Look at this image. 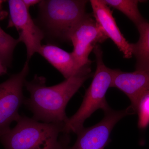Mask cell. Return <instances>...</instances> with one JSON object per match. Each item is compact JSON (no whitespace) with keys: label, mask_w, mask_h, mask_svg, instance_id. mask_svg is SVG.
<instances>
[{"label":"cell","mask_w":149,"mask_h":149,"mask_svg":"<svg viewBox=\"0 0 149 149\" xmlns=\"http://www.w3.org/2000/svg\"><path fill=\"white\" fill-rule=\"evenodd\" d=\"M112 87L125 93L131 102L130 106L137 113L141 98L149 93V69L129 72L114 69Z\"/></svg>","instance_id":"9c48e42d"},{"label":"cell","mask_w":149,"mask_h":149,"mask_svg":"<svg viewBox=\"0 0 149 149\" xmlns=\"http://www.w3.org/2000/svg\"><path fill=\"white\" fill-rule=\"evenodd\" d=\"M88 1L43 0L38 6L36 24L44 38L52 43L70 42V36L78 24L88 15Z\"/></svg>","instance_id":"7a4b0ae2"},{"label":"cell","mask_w":149,"mask_h":149,"mask_svg":"<svg viewBox=\"0 0 149 149\" xmlns=\"http://www.w3.org/2000/svg\"><path fill=\"white\" fill-rule=\"evenodd\" d=\"M93 73L91 66L81 71L62 83L48 87L46 78L35 75L33 80H26L24 87L29 97L24 104L33 113L32 118L46 123L65 124L68 118L65 109L68 102Z\"/></svg>","instance_id":"6da1fadb"},{"label":"cell","mask_w":149,"mask_h":149,"mask_svg":"<svg viewBox=\"0 0 149 149\" xmlns=\"http://www.w3.org/2000/svg\"><path fill=\"white\" fill-rule=\"evenodd\" d=\"M96 57V69L91 85L85 92L83 102L77 111L68 118L63 131L67 134L77 133L83 128L85 120L99 109L104 111L109 109L106 95L111 88L114 69L106 66L103 59V52L98 45L93 50Z\"/></svg>","instance_id":"277c9868"},{"label":"cell","mask_w":149,"mask_h":149,"mask_svg":"<svg viewBox=\"0 0 149 149\" xmlns=\"http://www.w3.org/2000/svg\"><path fill=\"white\" fill-rule=\"evenodd\" d=\"M139 40L132 44L133 55L136 58V70L149 69V23L148 21L137 28Z\"/></svg>","instance_id":"7c38bea8"},{"label":"cell","mask_w":149,"mask_h":149,"mask_svg":"<svg viewBox=\"0 0 149 149\" xmlns=\"http://www.w3.org/2000/svg\"><path fill=\"white\" fill-rule=\"evenodd\" d=\"M23 3L28 9L32 6L35 5L37 3H39L41 1L39 0H22Z\"/></svg>","instance_id":"2e32d148"},{"label":"cell","mask_w":149,"mask_h":149,"mask_svg":"<svg viewBox=\"0 0 149 149\" xmlns=\"http://www.w3.org/2000/svg\"><path fill=\"white\" fill-rule=\"evenodd\" d=\"M90 2L93 17L104 34L111 39L125 58H131L133 56L132 44L126 40L120 32L109 6L103 0H91Z\"/></svg>","instance_id":"30bf717a"},{"label":"cell","mask_w":149,"mask_h":149,"mask_svg":"<svg viewBox=\"0 0 149 149\" xmlns=\"http://www.w3.org/2000/svg\"><path fill=\"white\" fill-rule=\"evenodd\" d=\"M4 1H0V19H2L7 15V13L3 10L2 8V4Z\"/></svg>","instance_id":"e0dca14e"},{"label":"cell","mask_w":149,"mask_h":149,"mask_svg":"<svg viewBox=\"0 0 149 149\" xmlns=\"http://www.w3.org/2000/svg\"><path fill=\"white\" fill-rule=\"evenodd\" d=\"M8 3L10 17L8 27H15L18 31L19 42L26 46V61L29 63L32 56L38 53L42 46L44 34L31 17L29 9L22 0H10Z\"/></svg>","instance_id":"8992f818"},{"label":"cell","mask_w":149,"mask_h":149,"mask_svg":"<svg viewBox=\"0 0 149 149\" xmlns=\"http://www.w3.org/2000/svg\"><path fill=\"white\" fill-rule=\"evenodd\" d=\"M104 112V116L95 125L83 127L77 132L74 146L67 149H104L109 142L110 136L115 125L123 117L134 114L131 107L121 111L110 108Z\"/></svg>","instance_id":"52a82bcc"},{"label":"cell","mask_w":149,"mask_h":149,"mask_svg":"<svg viewBox=\"0 0 149 149\" xmlns=\"http://www.w3.org/2000/svg\"><path fill=\"white\" fill-rule=\"evenodd\" d=\"M137 113L139 115V128L145 129L149 125V93L141 98L138 105Z\"/></svg>","instance_id":"9a60e30c"},{"label":"cell","mask_w":149,"mask_h":149,"mask_svg":"<svg viewBox=\"0 0 149 149\" xmlns=\"http://www.w3.org/2000/svg\"><path fill=\"white\" fill-rule=\"evenodd\" d=\"M37 53L55 68L65 79L72 77L86 67L79 66L71 52L54 45H42Z\"/></svg>","instance_id":"8fae6325"},{"label":"cell","mask_w":149,"mask_h":149,"mask_svg":"<svg viewBox=\"0 0 149 149\" xmlns=\"http://www.w3.org/2000/svg\"><path fill=\"white\" fill-rule=\"evenodd\" d=\"M107 39L95 19L88 14L75 27L70 38L73 47L71 53L79 66H90L92 61L89 56L91 52L98 43Z\"/></svg>","instance_id":"ba28073f"},{"label":"cell","mask_w":149,"mask_h":149,"mask_svg":"<svg viewBox=\"0 0 149 149\" xmlns=\"http://www.w3.org/2000/svg\"><path fill=\"white\" fill-rule=\"evenodd\" d=\"M19 42L0 27V61L7 68L11 65L14 51Z\"/></svg>","instance_id":"5bb4252c"},{"label":"cell","mask_w":149,"mask_h":149,"mask_svg":"<svg viewBox=\"0 0 149 149\" xmlns=\"http://www.w3.org/2000/svg\"><path fill=\"white\" fill-rule=\"evenodd\" d=\"M29 71V63L26 61L20 72L0 84V136L10 129L12 123L21 117L18 111L25 99L23 88Z\"/></svg>","instance_id":"5b68a950"},{"label":"cell","mask_w":149,"mask_h":149,"mask_svg":"<svg viewBox=\"0 0 149 149\" xmlns=\"http://www.w3.org/2000/svg\"><path fill=\"white\" fill-rule=\"evenodd\" d=\"M16 125L0 136L5 149H67L64 124L46 123L21 116Z\"/></svg>","instance_id":"3957f363"},{"label":"cell","mask_w":149,"mask_h":149,"mask_svg":"<svg viewBox=\"0 0 149 149\" xmlns=\"http://www.w3.org/2000/svg\"><path fill=\"white\" fill-rule=\"evenodd\" d=\"M7 68L0 61V75H4L7 73Z\"/></svg>","instance_id":"ac0fdd59"},{"label":"cell","mask_w":149,"mask_h":149,"mask_svg":"<svg viewBox=\"0 0 149 149\" xmlns=\"http://www.w3.org/2000/svg\"><path fill=\"white\" fill-rule=\"evenodd\" d=\"M108 6L118 10L127 17L135 24L137 28L146 23L147 20L139 11L138 0H103Z\"/></svg>","instance_id":"4fadbf2b"}]
</instances>
